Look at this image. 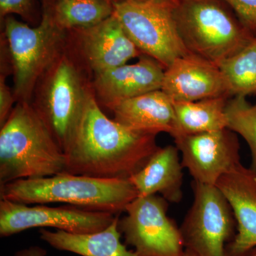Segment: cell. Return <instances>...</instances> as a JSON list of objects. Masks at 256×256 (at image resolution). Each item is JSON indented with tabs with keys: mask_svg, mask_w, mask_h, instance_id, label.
I'll return each mask as SVG.
<instances>
[{
	"mask_svg": "<svg viewBox=\"0 0 256 256\" xmlns=\"http://www.w3.org/2000/svg\"><path fill=\"white\" fill-rule=\"evenodd\" d=\"M158 136L108 118L88 92L82 118L65 152V172L96 178H129L159 149Z\"/></svg>",
	"mask_w": 256,
	"mask_h": 256,
	"instance_id": "1",
	"label": "cell"
},
{
	"mask_svg": "<svg viewBox=\"0 0 256 256\" xmlns=\"http://www.w3.org/2000/svg\"><path fill=\"white\" fill-rule=\"evenodd\" d=\"M66 164L65 153L34 106L18 102L0 130V186L60 174Z\"/></svg>",
	"mask_w": 256,
	"mask_h": 256,
	"instance_id": "2",
	"label": "cell"
},
{
	"mask_svg": "<svg viewBox=\"0 0 256 256\" xmlns=\"http://www.w3.org/2000/svg\"><path fill=\"white\" fill-rule=\"evenodd\" d=\"M138 196L129 178H92L64 172L15 180L0 186V198L24 204L64 203L118 214Z\"/></svg>",
	"mask_w": 256,
	"mask_h": 256,
	"instance_id": "3",
	"label": "cell"
},
{
	"mask_svg": "<svg viewBox=\"0 0 256 256\" xmlns=\"http://www.w3.org/2000/svg\"><path fill=\"white\" fill-rule=\"evenodd\" d=\"M174 18L186 50L217 66L256 36L225 0H178Z\"/></svg>",
	"mask_w": 256,
	"mask_h": 256,
	"instance_id": "4",
	"label": "cell"
},
{
	"mask_svg": "<svg viewBox=\"0 0 256 256\" xmlns=\"http://www.w3.org/2000/svg\"><path fill=\"white\" fill-rule=\"evenodd\" d=\"M178 0H118L114 14L133 43L164 68L190 52L184 45L174 18Z\"/></svg>",
	"mask_w": 256,
	"mask_h": 256,
	"instance_id": "5",
	"label": "cell"
},
{
	"mask_svg": "<svg viewBox=\"0 0 256 256\" xmlns=\"http://www.w3.org/2000/svg\"><path fill=\"white\" fill-rule=\"evenodd\" d=\"M4 28L14 70V94L20 102H28L37 79L58 58L65 30L46 11L36 28L8 16Z\"/></svg>",
	"mask_w": 256,
	"mask_h": 256,
	"instance_id": "6",
	"label": "cell"
},
{
	"mask_svg": "<svg viewBox=\"0 0 256 256\" xmlns=\"http://www.w3.org/2000/svg\"><path fill=\"white\" fill-rule=\"evenodd\" d=\"M194 201L180 228L185 249L197 256H226L237 232L233 210L216 185L192 183Z\"/></svg>",
	"mask_w": 256,
	"mask_h": 256,
	"instance_id": "7",
	"label": "cell"
},
{
	"mask_svg": "<svg viewBox=\"0 0 256 256\" xmlns=\"http://www.w3.org/2000/svg\"><path fill=\"white\" fill-rule=\"evenodd\" d=\"M158 194L137 196L126 206L118 228L138 256H181L185 250L180 228L168 215L169 204Z\"/></svg>",
	"mask_w": 256,
	"mask_h": 256,
	"instance_id": "8",
	"label": "cell"
},
{
	"mask_svg": "<svg viewBox=\"0 0 256 256\" xmlns=\"http://www.w3.org/2000/svg\"><path fill=\"white\" fill-rule=\"evenodd\" d=\"M47 72L43 97L34 107L65 153L82 118L89 90L66 57L57 58Z\"/></svg>",
	"mask_w": 256,
	"mask_h": 256,
	"instance_id": "9",
	"label": "cell"
},
{
	"mask_svg": "<svg viewBox=\"0 0 256 256\" xmlns=\"http://www.w3.org/2000/svg\"><path fill=\"white\" fill-rule=\"evenodd\" d=\"M117 214L74 206H30L0 200V236L8 237L34 228H54L73 234H90L107 228Z\"/></svg>",
	"mask_w": 256,
	"mask_h": 256,
	"instance_id": "10",
	"label": "cell"
},
{
	"mask_svg": "<svg viewBox=\"0 0 256 256\" xmlns=\"http://www.w3.org/2000/svg\"><path fill=\"white\" fill-rule=\"evenodd\" d=\"M182 164L193 181L216 185L240 163L238 136L228 128L174 138Z\"/></svg>",
	"mask_w": 256,
	"mask_h": 256,
	"instance_id": "11",
	"label": "cell"
},
{
	"mask_svg": "<svg viewBox=\"0 0 256 256\" xmlns=\"http://www.w3.org/2000/svg\"><path fill=\"white\" fill-rule=\"evenodd\" d=\"M161 90L173 102L232 98L220 66L191 52L165 68Z\"/></svg>",
	"mask_w": 256,
	"mask_h": 256,
	"instance_id": "12",
	"label": "cell"
},
{
	"mask_svg": "<svg viewBox=\"0 0 256 256\" xmlns=\"http://www.w3.org/2000/svg\"><path fill=\"white\" fill-rule=\"evenodd\" d=\"M216 185L230 204L237 224L226 256H248L256 248V173L240 163Z\"/></svg>",
	"mask_w": 256,
	"mask_h": 256,
	"instance_id": "13",
	"label": "cell"
},
{
	"mask_svg": "<svg viewBox=\"0 0 256 256\" xmlns=\"http://www.w3.org/2000/svg\"><path fill=\"white\" fill-rule=\"evenodd\" d=\"M165 68L144 54L134 64H124L96 74L94 89L99 100L108 108L154 90H161Z\"/></svg>",
	"mask_w": 256,
	"mask_h": 256,
	"instance_id": "14",
	"label": "cell"
},
{
	"mask_svg": "<svg viewBox=\"0 0 256 256\" xmlns=\"http://www.w3.org/2000/svg\"><path fill=\"white\" fill-rule=\"evenodd\" d=\"M87 62L95 74L118 67L142 55L116 15L86 28H77Z\"/></svg>",
	"mask_w": 256,
	"mask_h": 256,
	"instance_id": "15",
	"label": "cell"
},
{
	"mask_svg": "<svg viewBox=\"0 0 256 256\" xmlns=\"http://www.w3.org/2000/svg\"><path fill=\"white\" fill-rule=\"evenodd\" d=\"M118 122L136 130L174 132L175 112L171 98L162 90L146 92L109 106Z\"/></svg>",
	"mask_w": 256,
	"mask_h": 256,
	"instance_id": "16",
	"label": "cell"
},
{
	"mask_svg": "<svg viewBox=\"0 0 256 256\" xmlns=\"http://www.w3.org/2000/svg\"><path fill=\"white\" fill-rule=\"evenodd\" d=\"M183 165L176 146L159 148L146 164L129 178L138 196L158 194L171 203L183 197Z\"/></svg>",
	"mask_w": 256,
	"mask_h": 256,
	"instance_id": "17",
	"label": "cell"
},
{
	"mask_svg": "<svg viewBox=\"0 0 256 256\" xmlns=\"http://www.w3.org/2000/svg\"><path fill=\"white\" fill-rule=\"evenodd\" d=\"M118 214L104 230L90 234H73L64 230H40V238L57 250L74 252L82 256H138L122 244Z\"/></svg>",
	"mask_w": 256,
	"mask_h": 256,
	"instance_id": "18",
	"label": "cell"
},
{
	"mask_svg": "<svg viewBox=\"0 0 256 256\" xmlns=\"http://www.w3.org/2000/svg\"><path fill=\"white\" fill-rule=\"evenodd\" d=\"M226 96L194 101L173 102L175 112L173 138L227 128Z\"/></svg>",
	"mask_w": 256,
	"mask_h": 256,
	"instance_id": "19",
	"label": "cell"
},
{
	"mask_svg": "<svg viewBox=\"0 0 256 256\" xmlns=\"http://www.w3.org/2000/svg\"><path fill=\"white\" fill-rule=\"evenodd\" d=\"M45 5L44 11L64 30L92 28L114 13L108 0H47Z\"/></svg>",
	"mask_w": 256,
	"mask_h": 256,
	"instance_id": "20",
	"label": "cell"
},
{
	"mask_svg": "<svg viewBox=\"0 0 256 256\" xmlns=\"http://www.w3.org/2000/svg\"><path fill=\"white\" fill-rule=\"evenodd\" d=\"M218 66L228 86L230 97L256 95V36Z\"/></svg>",
	"mask_w": 256,
	"mask_h": 256,
	"instance_id": "21",
	"label": "cell"
},
{
	"mask_svg": "<svg viewBox=\"0 0 256 256\" xmlns=\"http://www.w3.org/2000/svg\"><path fill=\"white\" fill-rule=\"evenodd\" d=\"M227 128L242 136L252 153V170L256 173V104L248 102L246 97L230 98L226 108Z\"/></svg>",
	"mask_w": 256,
	"mask_h": 256,
	"instance_id": "22",
	"label": "cell"
},
{
	"mask_svg": "<svg viewBox=\"0 0 256 256\" xmlns=\"http://www.w3.org/2000/svg\"><path fill=\"white\" fill-rule=\"evenodd\" d=\"M242 23L256 35V0H225Z\"/></svg>",
	"mask_w": 256,
	"mask_h": 256,
	"instance_id": "23",
	"label": "cell"
},
{
	"mask_svg": "<svg viewBox=\"0 0 256 256\" xmlns=\"http://www.w3.org/2000/svg\"><path fill=\"white\" fill-rule=\"evenodd\" d=\"M33 0H0V14L2 18L16 14L28 18L31 13Z\"/></svg>",
	"mask_w": 256,
	"mask_h": 256,
	"instance_id": "24",
	"label": "cell"
},
{
	"mask_svg": "<svg viewBox=\"0 0 256 256\" xmlns=\"http://www.w3.org/2000/svg\"><path fill=\"white\" fill-rule=\"evenodd\" d=\"M14 97L12 95L9 87L6 85L4 78L0 80V126L5 124L13 109L12 104Z\"/></svg>",
	"mask_w": 256,
	"mask_h": 256,
	"instance_id": "25",
	"label": "cell"
},
{
	"mask_svg": "<svg viewBox=\"0 0 256 256\" xmlns=\"http://www.w3.org/2000/svg\"><path fill=\"white\" fill-rule=\"evenodd\" d=\"M47 252L40 246H30L28 248L18 250L14 256H46Z\"/></svg>",
	"mask_w": 256,
	"mask_h": 256,
	"instance_id": "26",
	"label": "cell"
},
{
	"mask_svg": "<svg viewBox=\"0 0 256 256\" xmlns=\"http://www.w3.org/2000/svg\"><path fill=\"white\" fill-rule=\"evenodd\" d=\"M181 256H197L195 255V254H194V252H190V250H186V249H185L184 252V254Z\"/></svg>",
	"mask_w": 256,
	"mask_h": 256,
	"instance_id": "27",
	"label": "cell"
},
{
	"mask_svg": "<svg viewBox=\"0 0 256 256\" xmlns=\"http://www.w3.org/2000/svg\"><path fill=\"white\" fill-rule=\"evenodd\" d=\"M248 256H256V248H254L252 252H250V254H249Z\"/></svg>",
	"mask_w": 256,
	"mask_h": 256,
	"instance_id": "28",
	"label": "cell"
},
{
	"mask_svg": "<svg viewBox=\"0 0 256 256\" xmlns=\"http://www.w3.org/2000/svg\"><path fill=\"white\" fill-rule=\"evenodd\" d=\"M108 1H110L111 2H116V1H118V0H108Z\"/></svg>",
	"mask_w": 256,
	"mask_h": 256,
	"instance_id": "29",
	"label": "cell"
}]
</instances>
